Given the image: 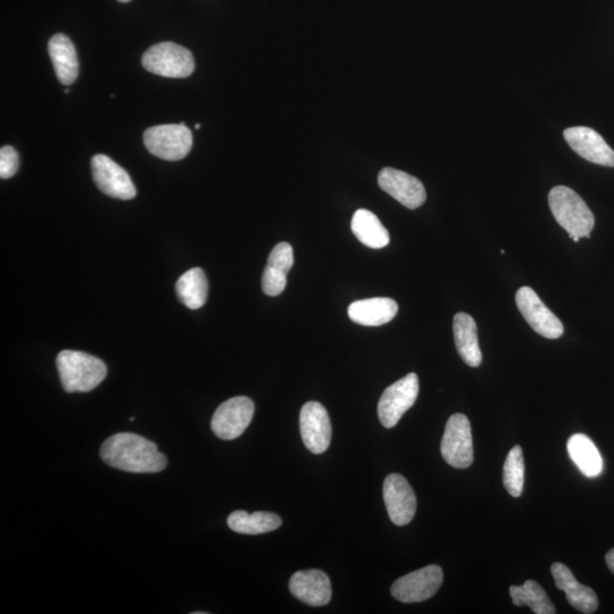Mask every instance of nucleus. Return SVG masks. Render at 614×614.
I'll use <instances>...</instances> for the list:
<instances>
[{"mask_svg":"<svg viewBox=\"0 0 614 614\" xmlns=\"http://www.w3.org/2000/svg\"><path fill=\"white\" fill-rule=\"evenodd\" d=\"M101 458L107 466L131 474H156L168 466L167 458L156 444L131 433L106 439L101 447Z\"/></svg>","mask_w":614,"mask_h":614,"instance_id":"obj_1","label":"nucleus"},{"mask_svg":"<svg viewBox=\"0 0 614 614\" xmlns=\"http://www.w3.org/2000/svg\"><path fill=\"white\" fill-rule=\"evenodd\" d=\"M56 365L66 393L94 391L107 376L106 364L84 352L62 351L57 355Z\"/></svg>","mask_w":614,"mask_h":614,"instance_id":"obj_2","label":"nucleus"},{"mask_svg":"<svg viewBox=\"0 0 614 614\" xmlns=\"http://www.w3.org/2000/svg\"><path fill=\"white\" fill-rule=\"evenodd\" d=\"M549 205L553 217L571 239L591 236L595 226L594 214L575 190L554 187L549 194Z\"/></svg>","mask_w":614,"mask_h":614,"instance_id":"obj_3","label":"nucleus"},{"mask_svg":"<svg viewBox=\"0 0 614 614\" xmlns=\"http://www.w3.org/2000/svg\"><path fill=\"white\" fill-rule=\"evenodd\" d=\"M141 62L148 72L164 78H188L195 70L193 54L173 43L154 45L146 51Z\"/></svg>","mask_w":614,"mask_h":614,"instance_id":"obj_4","label":"nucleus"},{"mask_svg":"<svg viewBox=\"0 0 614 614\" xmlns=\"http://www.w3.org/2000/svg\"><path fill=\"white\" fill-rule=\"evenodd\" d=\"M148 152L165 161H180L192 151L193 134L184 122L149 128L144 134Z\"/></svg>","mask_w":614,"mask_h":614,"instance_id":"obj_5","label":"nucleus"},{"mask_svg":"<svg viewBox=\"0 0 614 614\" xmlns=\"http://www.w3.org/2000/svg\"><path fill=\"white\" fill-rule=\"evenodd\" d=\"M419 395V378L416 373L397 380L387 387L378 403V417L385 428H394L416 403Z\"/></svg>","mask_w":614,"mask_h":614,"instance_id":"obj_6","label":"nucleus"},{"mask_svg":"<svg viewBox=\"0 0 614 614\" xmlns=\"http://www.w3.org/2000/svg\"><path fill=\"white\" fill-rule=\"evenodd\" d=\"M441 452L443 459L453 468L467 469L474 463L471 425L464 414L456 413L448 419Z\"/></svg>","mask_w":614,"mask_h":614,"instance_id":"obj_7","label":"nucleus"},{"mask_svg":"<svg viewBox=\"0 0 614 614\" xmlns=\"http://www.w3.org/2000/svg\"><path fill=\"white\" fill-rule=\"evenodd\" d=\"M255 405L246 396L232 397L215 411L211 427L215 436L232 441L242 436L254 417Z\"/></svg>","mask_w":614,"mask_h":614,"instance_id":"obj_8","label":"nucleus"},{"mask_svg":"<svg viewBox=\"0 0 614 614\" xmlns=\"http://www.w3.org/2000/svg\"><path fill=\"white\" fill-rule=\"evenodd\" d=\"M443 580V569L433 564L397 579L391 592L394 599L402 603H419L431 599Z\"/></svg>","mask_w":614,"mask_h":614,"instance_id":"obj_9","label":"nucleus"},{"mask_svg":"<svg viewBox=\"0 0 614 614\" xmlns=\"http://www.w3.org/2000/svg\"><path fill=\"white\" fill-rule=\"evenodd\" d=\"M516 303L522 317L538 335L547 339H558L563 335V323L533 289L521 287L516 295Z\"/></svg>","mask_w":614,"mask_h":614,"instance_id":"obj_10","label":"nucleus"},{"mask_svg":"<svg viewBox=\"0 0 614 614\" xmlns=\"http://www.w3.org/2000/svg\"><path fill=\"white\" fill-rule=\"evenodd\" d=\"M91 171L96 186L105 195L122 201H130L136 197L137 190L129 173L109 156H94L91 160Z\"/></svg>","mask_w":614,"mask_h":614,"instance_id":"obj_11","label":"nucleus"},{"mask_svg":"<svg viewBox=\"0 0 614 614\" xmlns=\"http://www.w3.org/2000/svg\"><path fill=\"white\" fill-rule=\"evenodd\" d=\"M301 435L306 446L313 454L325 453L333 436V428L325 406L319 402H307L300 414Z\"/></svg>","mask_w":614,"mask_h":614,"instance_id":"obj_12","label":"nucleus"},{"mask_svg":"<svg viewBox=\"0 0 614 614\" xmlns=\"http://www.w3.org/2000/svg\"><path fill=\"white\" fill-rule=\"evenodd\" d=\"M384 501L389 518L396 526L409 525L417 512V496L403 476L389 475L384 483Z\"/></svg>","mask_w":614,"mask_h":614,"instance_id":"obj_13","label":"nucleus"},{"mask_svg":"<svg viewBox=\"0 0 614 614\" xmlns=\"http://www.w3.org/2000/svg\"><path fill=\"white\" fill-rule=\"evenodd\" d=\"M378 184L384 192L410 210H416L426 202L425 186L418 178L411 176L409 173L385 168L379 173Z\"/></svg>","mask_w":614,"mask_h":614,"instance_id":"obj_14","label":"nucleus"},{"mask_svg":"<svg viewBox=\"0 0 614 614\" xmlns=\"http://www.w3.org/2000/svg\"><path fill=\"white\" fill-rule=\"evenodd\" d=\"M563 136L572 151L586 161L614 168V151L599 132L587 127H574L564 131Z\"/></svg>","mask_w":614,"mask_h":614,"instance_id":"obj_15","label":"nucleus"},{"mask_svg":"<svg viewBox=\"0 0 614 614\" xmlns=\"http://www.w3.org/2000/svg\"><path fill=\"white\" fill-rule=\"evenodd\" d=\"M290 592L311 607H325L333 595L330 579L321 570L298 571L290 578Z\"/></svg>","mask_w":614,"mask_h":614,"instance_id":"obj_16","label":"nucleus"},{"mask_svg":"<svg viewBox=\"0 0 614 614\" xmlns=\"http://www.w3.org/2000/svg\"><path fill=\"white\" fill-rule=\"evenodd\" d=\"M551 572L555 585L566 593L572 608L585 614H592L599 608V597L593 589L578 583L567 566L559 562L553 563Z\"/></svg>","mask_w":614,"mask_h":614,"instance_id":"obj_17","label":"nucleus"},{"mask_svg":"<svg viewBox=\"0 0 614 614\" xmlns=\"http://www.w3.org/2000/svg\"><path fill=\"white\" fill-rule=\"evenodd\" d=\"M294 265L293 247L280 243L270 253L267 267L262 277V288L268 296H278L287 286V276Z\"/></svg>","mask_w":614,"mask_h":614,"instance_id":"obj_18","label":"nucleus"},{"mask_svg":"<svg viewBox=\"0 0 614 614\" xmlns=\"http://www.w3.org/2000/svg\"><path fill=\"white\" fill-rule=\"evenodd\" d=\"M397 312V303L392 298L387 297L356 301L348 307V317L364 327L386 325L396 317Z\"/></svg>","mask_w":614,"mask_h":614,"instance_id":"obj_19","label":"nucleus"},{"mask_svg":"<svg viewBox=\"0 0 614 614\" xmlns=\"http://www.w3.org/2000/svg\"><path fill=\"white\" fill-rule=\"evenodd\" d=\"M48 53L58 81L64 86H70L77 80L79 74V62L76 47L69 37L63 33H57L48 43Z\"/></svg>","mask_w":614,"mask_h":614,"instance_id":"obj_20","label":"nucleus"},{"mask_svg":"<svg viewBox=\"0 0 614 614\" xmlns=\"http://www.w3.org/2000/svg\"><path fill=\"white\" fill-rule=\"evenodd\" d=\"M456 350L469 367L477 368L483 362V354L478 342L477 323L471 315L458 313L453 320Z\"/></svg>","mask_w":614,"mask_h":614,"instance_id":"obj_21","label":"nucleus"},{"mask_svg":"<svg viewBox=\"0 0 614 614\" xmlns=\"http://www.w3.org/2000/svg\"><path fill=\"white\" fill-rule=\"evenodd\" d=\"M351 228L353 234L363 245L380 250L391 242L388 230L380 222L377 215L368 210H358L354 213Z\"/></svg>","mask_w":614,"mask_h":614,"instance_id":"obj_22","label":"nucleus"},{"mask_svg":"<svg viewBox=\"0 0 614 614\" xmlns=\"http://www.w3.org/2000/svg\"><path fill=\"white\" fill-rule=\"evenodd\" d=\"M568 453L582 474L588 478L601 475L603 470L602 456L592 439L583 434L571 436L568 441Z\"/></svg>","mask_w":614,"mask_h":614,"instance_id":"obj_23","label":"nucleus"},{"mask_svg":"<svg viewBox=\"0 0 614 614\" xmlns=\"http://www.w3.org/2000/svg\"><path fill=\"white\" fill-rule=\"evenodd\" d=\"M232 531L244 535H261L271 533L282 525V520L277 514L270 512L246 511L232 512L227 520Z\"/></svg>","mask_w":614,"mask_h":614,"instance_id":"obj_24","label":"nucleus"},{"mask_svg":"<svg viewBox=\"0 0 614 614\" xmlns=\"http://www.w3.org/2000/svg\"><path fill=\"white\" fill-rule=\"evenodd\" d=\"M179 301L190 310L203 307L209 295V281L201 268L190 269L182 275L176 285Z\"/></svg>","mask_w":614,"mask_h":614,"instance_id":"obj_25","label":"nucleus"},{"mask_svg":"<svg viewBox=\"0 0 614 614\" xmlns=\"http://www.w3.org/2000/svg\"><path fill=\"white\" fill-rule=\"evenodd\" d=\"M510 595L517 607L527 605L536 614L557 613L549 595L535 580H527L522 586H511Z\"/></svg>","mask_w":614,"mask_h":614,"instance_id":"obj_26","label":"nucleus"},{"mask_svg":"<svg viewBox=\"0 0 614 614\" xmlns=\"http://www.w3.org/2000/svg\"><path fill=\"white\" fill-rule=\"evenodd\" d=\"M503 484L506 491L513 497H520L525 485V460L522 448L517 445L512 448L503 467Z\"/></svg>","mask_w":614,"mask_h":614,"instance_id":"obj_27","label":"nucleus"},{"mask_svg":"<svg viewBox=\"0 0 614 614\" xmlns=\"http://www.w3.org/2000/svg\"><path fill=\"white\" fill-rule=\"evenodd\" d=\"M20 167L19 154L11 146L0 149V178L10 179L15 176Z\"/></svg>","mask_w":614,"mask_h":614,"instance_id":"obj_28","label":"nucleus"},{"mask_svg":"<svg viewBox=\"0 0 614 614\" xmlns=\"http://www.w3.org/2000/svg\"><path fill=\"white\" fill-rule=\"evenodd\" d=\"M605 561H607V566L614 575V549H612L608 552L607 555H605Z\"/></svg>","mask_w":614,"mask_h":614,"instance_id":"obj_29","label":"nucleus"},{"mask_svg":"<svg viewBox=\"0 0 614 614\" xmlns=\"http://www.w3.org/2000/svg\"><path fill=\"white\" fill-rule=\"evenodd\" d=\"M118 2H120V3H129V2H131V0H118Z\"/></svg>","mask_w":614,"mask_h":614,"instance_id":"obj_30","label":"nucleus"},{"mask_svg":"<svg viewBox=\"0 0 614 614\" xmlns=\"http://www.w3.org/2000/svg\"><path fill=\"white\" fill-rule=\"evenodd\" d=\"M195 128L196 129H201V124H196Z\"/></svg>","mask_w":614,"mask_h":614,"instance_id":"obj_31","label":"nucleus"}]
</instances>
